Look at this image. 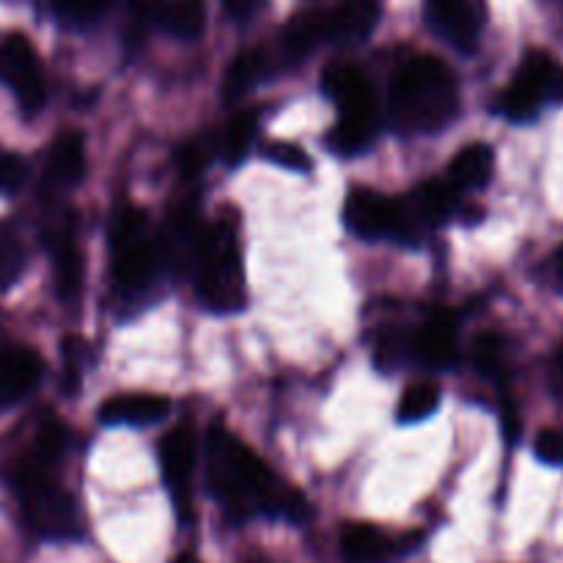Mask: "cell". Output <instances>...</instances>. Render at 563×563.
<instances>
[{
  "label": "cell",
  "mask_w": 563,
  "mask_h": 563,
  "mask_svg": "<svg viewBox=\"0 0 563 563\" xmlns=\"http://www.w3.org/2000/svg\"><path fill=\"white\" fill-rule=\"evenodd\" d=\"M207 482L209 493L236 522L251 517L302 522L311 517L306 495L286 484L251 445L242 443L223 423H212L207 434Z\"/></svg>",
  "instance_id": "obj_1"
},
{
  "label": "cell",
  "mask_w": 563,
  "mask_h": 563,
  "mask_svg": "<svg viewBox=\"0 0 563 563\" xmlns=\"http://www.w3.org/2000/svg\"><path fill=\"white\" fill-rule=\"evenodd\" d=\"M460 104L454 69L434 55H410L390 80L388 115L399 135L443 132L460 115Z\"/></svg>",
  "instance_id": "obj_2"
},
{
  "label": "cell",
  "mask_w": 563,
  "mask_h": 563,
  "mask_svg": "<svg viewBox=\"0 0 563 563\" xmlns=\"http://www.w3.org/2000/svg\"><path fill=\"white\" fill-rule=\"evenodd\" d=\"M110 262L115 300L124 311L152 302L165 264L146 209L135 203H121L115 209L110 220Z\"/></svg>",
  "instance_id": "obj_3"
},
{
  "label": "cell",
  "mask_w": 563,
  "mask_h": 563,
  "mask_svg": "<svg viewBox=\"0 0 563 563\" xmlns=\"http://www.w3.org/2000/svg\"><path fill=\"white\" fill-rule=\"evenodd\" d=\"M192 284L207 311L225 317L245 308V264H242L236 223L231 218L203 223L196 262H192Z\"/></svg>",
  "instance_id": "obj_4"
},
{
  "label": "cell",
  "mask_w": 563,
  "mask_h": 563,
  "mask_svg": "<svg viewBox=\"0 0 563 563\" xmlns=\"http://www.w3.org/2000/svg\"><path fill=\"white\" fill-rule=\"evenodd\" d=\"M11 484L31 533L44 542H75L82 537V515L75 495L53 476V467L25 454L14 465Z\"/></svg>",
  "instance_id": "obj_5"
},
{
  "label": "cell",
  "mask_w": 563,
  "mask_h": 563,
  "mask_svg": "<svg viewBox=\"0 0 563 563\" xmlns=\"http://www.w3.org/2000/svg\"><path fill=\"white\" fill-rule=\"evenodd\" d=\"M77 212L71 207H64L60 201H47L42 223V240L53 258L55 289L60 300H77L82 291V278H86V264L82 253L77 247Z\"/></svg>",
  "instance_id": "obj_6"
},
{
  "label": "cell",
  "mask_w": 563,
  "mask_h": 563,
  "mask_svg": "<svg viewBox=\"0 0 563 563\" xmlns=\"http://www.w3.org/2000/svg\"><path fill=\"white\" fill-rule=\"evenodd\" d=\"M555 82H559V69H555L553 55L544 49H531L498 97L495 110L515 124H526V121L537 119L542 104L553 97Z\"/></svg>",
  "instance_id": "obj_7"
},
{
  "label": "cell",
  "mask_w": 563,
  "mask_h": 563,
  "mask_svg": "<svg viewBox=\"0 0 563 563\" xmlns=\"http://www.w3.org/2000/svg\"><path fill=\"white\" fill-rule=\"evenodd\" d=\"M0 80L9 86L25 113H38L47 102L42 64H38L33 44L22 33H9L0 38Z\"/></svg>",
  "instance_id": "obj_8"
},
{
  "label": "cell",
  "mask_w": 563,
  "mask_h": 563,
  "mask_svg": "<svg viewBox=\"0 0 563 563\" xmlns=\"http://www.w3.org/2000/svg\"><path fill=\"white\" fill-rule=\"evenodd\" d=\"M344 225L366 242H399L401 207L399 198H390L372 187H352L344 201Z\"/></svg>",
  "instance_id": "obj_9"
},
{
  "label": "cell",
  "mask_w": 563,
  "mask_h": 563,
  "mask_svg": "<svg viewBox=\"0 0 563 563\" xmlns=\"http://www.w3.org/2000/svg\"><path fill=\"white\" fill-rule=\"evenodd\" d=\"M203 220L201 209H198V198H185V201L174 203L165 218L163 234L159 240V253H163L165 269L176 275V278H187L192 275V262H196L198 242H201Z\"/></svg>",
  "instance_id": "obj_10"
},
{
  "label": "cell",
  "mask_w": 563,
  "mask_h": 563,
  "mask_svg": "<svg viewBox=\"0 0 563 563\" xmlns=\"http://www.w3.org/2000/svg\"><path fill=\"white\" fill-rule=\"evenodd\" d=\"M159 471H163L165 487L174 498L176 511L181 520L190 517V478L198 460V438L190 423H179L163 434L157 445Z\"/></svg>",
  "instance_id": "obj_11"
},
{
  "label": "cell",
  "mask_w": 563,
  "mask_h": 563,
  "mask_svg": "<svg viewBox=\"0 0 563 563\" xmlns=\"http://www.w3.org/2000/svg\"><path fill=\"white\" fill-rule=\"evenodd\" d=\"M322 91L339 108V119L379 121L377 97L366 71L352 60H333L322 71Z\"/></svg>",
  "instance_id": "obj_12"
},
{
  "label": "cell",
  "mask_w": 563,
  "mask_h": 563,
  "mask_svg": "<svg viewBox=\"0 0 563 563\" xmlns=\"http://www.w3.org/2000/svg\"><path fill=\"white\" fill-rule=\"evenodd\" d=\"M427 22L451 47L471 55L482 42L487 5L484 0H427Z\"/></svg>",
  "instance_id": "obj_13"
},
{
  "label": "cell",
  "mask_w": 563,
  "mask_h": 563,
  "mask_svg": "<svg viewBox=\"0 0 563 563\" xmlns=\"http://www.w3.org/2000/svg\"><path fill=\"white\" fill-rule=\"evenodd\" d=\"M410 357L429 372H451L460 363V322L454 313H429L410 333Z\"/></svg>",
  "instance_id": "obj_14"
},
{
  "label": "cell",
  "mask_w": 563,
  "mask_h": 563,
  "mask_svg": "<svg viewBox=\"0 0 563 563\" xmlns=\"http://www.w3.org/2000/svg\"><path fill=\"white\" fill-rule=\"evenodd\" d=\"M86 137L80 132L69 130L60 132L49 146L47 159H44L42 174V196L44 201H60L69 190H75L86 179Z\"/></svg>",
  "instance_id": "obj_15"
},
{
  "label": "cell",
  "mask_w": 563,
  "mask_h": 563,
  "mask_svg": "<svg viewBox=\"0 0 563 563\" xmlns=\"http://www.w3.org/2000/svg\"><path fill=\"white\" fill-rule=\"evenodd\" d=\"M418 533L390 537L372 522H350L341 531V559L344 563H396L416 550Z\"/></svg>",
  "instance_id": "obj_16"
},
{
  "label": "cell",
  "mask_w": 563,
  "mask_h": 563,
  "mask_svg": "<svg viewBox=\"0 0 563 563\" xmlns=\"http://www.w3.org/2000/svg\"><path fill=\"white\" fill-rule=\"evenodd\" d=\"M44 377V357L16 341L0 339V407L25 399Z\"/></svg>",
  "instance_id": "obj_17"
},
{
  "label": "cell",
  "mask_w": 563,
  "mask_h": 563,
  "mask_svg": "<svg viewBox=\"0 0 563 563\" xmlns=\"http://www.w3.org/2000/svg\"><path fill=\"white\" fill-rule=\"evenodd\" d=\"M137 14L181 42L198 38L207 25L203 0H141Z\"/></svg>",
  "instance_id": "obj_18"
},
{
  "label": "cell",
  "mask_w": 563,
  "mask_h": 563,
  "mask_svg": "<svg viewBox=\"0 0 563 563\" xmlns=\"http://www.w3.org/2000/svg\"><path fill=\"white\" fill-rule=\"evenodd\" d=\"M170 399L159 394H115L99 405V421L110 427H152L165 421Z\"/></svg>",
  "instance_id": "obj_19"
},
{
  "label": "cell",
  "mask_w": 563,
  "mask_h": 563,
  "mask_svg": "<svg viewBox=\"0 0 563 563\" xmlns=\"http://www.w3.org/2000/svg\"><path fill=\"white\" fill-rule=\"evenodd\" d=\"M377 16L379 11L374 0H346L333 9H324V36L333 44H357L372 36Z\"/></svg>",
  "instance_id": "obj_20"
},
{
  "label": "cell",
  "mask_w": 563,
  "mask_h": 563,
  "mask_svg": "<svg viewBox=\"0 0 563 563\" xmlns=\"http://www.w3.org/2000/svg\"><path fill=\"white\" fill-rule=\"evenodd\" d=\"M495 174V152L489 143H467L460 152L454 154V159L449 163V185L456 192H473L484 190V187L493 181Z\"/></svg>",
  "instance_id": "obj_21"
},
{
  "label": "cell",
  "mask_w": 563,
  "mask_h": 563,
  "mask_svg": "<svg viewBox=\"0 0 563 563\" xmlns=\"http://www.w3.org/2000/svg\"><path fill=\"white\" fill-rule=\"evenodd\" d=\"M473 366L489 383L506 388L511 377V346L506 335L482 333L473 341Z\"/></svg>",
  "instance_id": "obj_22"
},
{
  "label": "cell",
  "mask_w": 563,
  "mask_h": 563,
  "mask_svg": "<svg viewBox=\"0 0 563 563\" xmlns=\"http://www.w3.org/2000/svg\"><path fill=\"white\" fill-rule=\"evenodd\" d=\"M319 44H328V36H324V9L297 14L284 27V38H280V47H284V55L289 60L306 58Z\"/></svg>",
  "instance_id": "obj_23"
},
{
  "label": "cell",
  "mask_w": 563,
  "mask_h": 563,
  "mask_svg": "<svg viewBox=\"0 0 563 563\" xmlns=\"http://www.w3.org/2000/svg\"><path fill=\"white\" fill-rule=\"evenodd\" d=\"M258 130V115L253 110H242V113L231 115L225 130L218 137V154L223 157L225 165H240L251 154L253 143H256Z\"/></svg>",
  "instance_id": "obj_24"
},
{
  "label": "cell",
  "mask_w": 563,
  "mask_h": 563,
  "mask_svg": "<svg viewBox=\"0 0 563 563\" xmlns=\"http://www.w3.org/2000/svg\"><path fill=\"white\" fill-rule=\"evenodd\" d=\"M269 64L267 55L262 49H245V53L236 55L229 64L223 77V99L225 102H236V99L245 97L264 75H267Z\"/></svg>",
  "instance_id": "obj_25"
},
{
  "label": "cell",
  "mask_w": 563,
  "mask_h": 563,
  "mask_svg": "<svg viewBox=\"0 0 563 563\" xmlns=\"http://www.w3.org/2000/svg\"><path fill=\"white\" fill-rule=\"evenodd\" d=\"M379 121H355V119H339L333 130L328 132L324 143L339 157H355V154L366 152L374 141H377Z\"/></svg>",
  "instance_id": "obj_26"
},
{
  "label": "cell",
  "mask_w": 563,
  "mask_h": 563,
  "mask_svg": "<svg viewBox=\"0 0 563 563\" xmlns=\"http://www.w3.org/2000/svg\"><path fill=\"white\" fill-rule=\"evenodd\" d=\"M440 399V385L432 379H418V383L407 385L405 394H401L399 407H396V418L399 423H421L427 418H432L438 412Z\"/></svg>",
  "instance_id": "obj_27"
},
{
  "label": "cell",
  "mask_w": 563,
  "mask_h": 563,
  "mask_svg": "<svg viewBox=\"0 0 563 563\" xmlns=\"http://www.w3.org/2000/svg\"><path fill=\"white\" fill-rule=\"evenodd\" d=\"M27 267V247L14 223H0V295L22 278Z\"/></svg>",
  "instance_id": "obj_28"
},
{
  "label": "cell",
  "mask_w": 563,
  "mask_h": 563,
  "mask_svg": "<svg viewBox=\"0 0 563 563\" xmlns=\"http://www.w3.org/2000/svg\"><path fill=\"white\" fill-rule=\"evenodd\" d=\"M69 440H71L69 429H66L64 423L47 421L42 423V429L36 432V440H33L27 454L36 456V460L44 462V465L55 467L60 460H64L66 451H69Z\"/></svg>",
  "instance_id": "obj_29"
},
{
  "label": "cell",
  "mask_w": 563,
  "mask_h": 563,
  "mask_svg": "<svg viewBox=\"0 0 563 563\" xmlns=\"http://www.w3.org/2000/svg\"><path fill=\"white\" fill-rule=\"evenodd\" d=\"M212 152H214V143L201 141V137H190V141H185L179 148H176V165H179V174L185 176L187 181L198 179V176L203 174V168L209 165V159H212Z\"/></svg>",
  "instance_id": "obj_30"
},
{
  "label": "cell",
  "mask_w": 563,
  "mask_h": 563,
  "mask_svg": "<svg viewBox=\"0 0 563 563\" xmlns=\"http://www.w3.org/2000/svg\"><path fill=\"white\" fill-rule=\"evenodd\" d=\"M86 357H88V344L77 335L64 339V390L69 396H75V390L80 388L82 372H86Z\"/></svg>",
  "instance_id": "obj_31"
},
{
  "label": "cell",
  "mask_w": 563,
  "mask_h": 563,
  "mask_svg": "<svg viewBox=\"0 0 563 563\" xmlns=\"http://www.w3.org/2000/svg\"><path fill=\"white\" fill-rule=\"evenodd\" d=\"M262 154L269 159V163L280 165V168L286 170H295V174H306V170H311V157H308L300 146H295V143L269 141L264 143Z\"/></svg>",
  "instance_id": "obj_32"
},
{
  "label": "cell",
  "mask_w": 563,
  "mask_h": 563,
  "mask_svg": "<svg viewBox=\"0 0 563 563\" xmlns=\"http://www.w3.org/2000/svg\"><path fill=\"white\" fill-rule=\"evenodd\" d=\"M27 163L14 152L0 148V192L3 196H16L27 181Z\"/></svg>",
  "instance_id": "obj_33"
},
{
  "label": "cell",
  "mask_w": 563,
  "mask_h": 563,
  "mask_svg": "<svg viewBox=\"0 0 563 563\" xmlns=\"http://www.w3.org/2000/svg\"><path fill=\"white\" fill-rule=\"evenodd\" d=\"M108 3L110 0H53L55 11H58L66 22H75V25L93 22L104 9H108Z\"/></svg>",
  "instance_id": "obj_34"
},
{
  "label": "cell",
  "mask_w": 563,
  "mask_h": 563,
  "mask_svg": "<svg viewBox=\"0 0 563 563\" xmlns=\"http://www.w3.org/2000/svg\"><path fill=\"white\" fill-rule=\"evenodd\" d=\"M533 454L544 465H563V429H542L537 434V443H533Z\"/></svg>",
  "instance_id": "obj_35"
},
{
  "label": "cell",
  "mask_w": 563,
  "mask_h": 563,
  "mask_svg": "<svg viewBox=\"0 0 563 563\" xmlns=\"http://www.w3.org/2000/svg\"><path fill=\"white\" fill-rule=\"evenodd\" d=\"M500 423H504L506 440H509V443H517L522 434V421H520V416H517L515 401H509V399L504 401V407H500Z\"/></svg>",
  "instance_id": "obj_36"
},
{
  "label": "cell",
  "mask_w": 563,
  "mask_h": 563,
  "mask_svg": "<svg viewBox=\"0 0 563 563\" xmlns=\"http://www.w3.org/2000/svg\"><path fill=\"white\" fill-rule=\"evenodd\" d=\"M258 5H262V0H223V9L225 14L231 16V20H251L253 14L258 11Z\"/></svg>",
  "instance_id": "obj_37"
},
{
  "label": "cell",
  "mask_w": 563,
  "mask_h": 563,
  "mask_svg": "<svg viewBox=\"0 0 563 563\" xmlns=\"http://www.w3.org/2000/svg\"><path fill=\"white\" fill-rule=\"evenodd\" d=\"M550 390H553L555 399L563 405V346L559 350V355H555L553 366H550Z\"/></svg>",
  "instance_id": "obj_38"
},
{
  "label": "cell",
  "mask_w": 563,
  "mask_h": 563,
  "mask_svg": "<svg viewBox=\"0 0 563 563\" xmlns=\"http://www.w3.org/2000/svg\"><path fill=\"white\" fill-rule=\"evenodd\" d=\"M553 275H555V284H559V289H563V245L553 258Z\"/></svg>",
  "instance_id": "obj_39"
},
{
  "label": "cell",
  "mask_w": 563,
  "mask_h": 563,
  "mask_svg": "<svg viewBox=\"0 0 563 563\" xmlns=\"http://www.w3.org/2000/svg\"><path fill=\"white\" fill-rule=\"evenodd\" d=\"M170 563H201V561H198L196 555H190V553H181V555H176V559Z\"/></svg>",
  "instance_id": "obj_40"
},
{
  "label": "cell",
  "mask_w": 563,
  "mask_h": 563,
  "mask_svg": "<svg viewBox=\"0 0 563 563\" xmlns=\"http://www.w3.org/2000/svg\"><path fill=\"white\" fill-rule=\"evenodd\" d=\"M555 99H559V102H563V71L559 75V82H555V93H553Z\"/></svg>",
  "instance_id": "obj_41"
}]
</instances>
